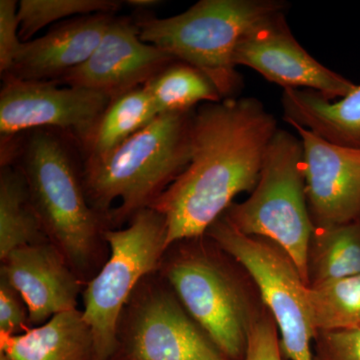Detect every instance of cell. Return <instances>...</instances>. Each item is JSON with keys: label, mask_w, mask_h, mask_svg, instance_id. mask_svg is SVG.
<instances>
[{"label": "cell", "mask_w": 360, "mask_h": 360, "mask_svg": "<svg viewBox=\"0 0 360 360\" xmlns=\"http://www.w3.org/2000/svg\"><path fill=\"white\" fill-rule=\"evenodd\" d=\"M278 129L255 97L205 103L194 111L191 162L151 206L165 217L167 248L203 238L238 194L253 191Z\"/></svg>", "instance_id": "obj_1"}, {"label": "cell", "mask_w": 360, "mask_h": 360, "mask_svg": "<svg viewBox=\"0 0 360 360\" xmlns=\"http://www.w3.org/2000/svg\"><path fill=\"white\" fill-rule=\"evenodd\" d=\"M1 167L22 172L45 236L85 284L110 255L108 219L90 205L77 142L53 129L2 139Z\"/></svg>", "instance_id": "obj_2"}, {"label": "cell", "mask_w": 360, "mask_h": 360, "mask_svg": "<svg viewBox=\"0 0 360 360\" xmlns=\"http://www.w3.org/2000/svg\"><path fill=\"white\" fill-rule=\"evenodd\" d=\"M194 111L160 115L108 155L84 161L90 205L122 229L149 208L186 170L193 153Z\"/></svg>", "instance_id": "obj_3"}, {"label": "cell", "mask_w": 360, "mask_h": 360, "mask_svg": "<svg viewBox=\"0 0 360 360\" xmlns=\"http://www.w3.org/2000/svg\"><path fill=\"white\" fill-rule=\"evenodd\" d=\"M288 9L283 0H200L172 18L135 21L142 41L202 71L227 99L243 87L233 60L239 41L258 23Z\"/></svg>", "instance_id": "obj_4"}, {"label": "cell", "mask_w": 360, "mask_h": 360, "mask_svg": "<svg viewBox=\"0 0 360 360\" xmlns=\"http://www.w3.org/2000/svg\"><path fill=\"white\" fill-rule=\"evenodd\" d=\"M222 217L240 233L278 246L309 285L307 255L314 226L307 205L302 142L298 135L277 130L250 198L232 203Z\"/></svg>", "instance_id": "obj_5"}, {"label": "cell", "mask_w": 360, "mask_h": 360, "mask_svg": "<svg viewBox=\"0 0 360 360\" xmlns=\"http://www.w3.org/2000/svg\"><path fill=\"white\" fill-rule=\"evenodd\" d=\"M198 240L169 246L158 272L219 352L229 360H243L260 314L219 252Z\"/></svg>", "instance_id": "obj_6"}, {"label": "cell", "mask_w": 360, "mask_h": 360, "mask_svg": "<svg viewBox=\"0 0 360 360\" xmlns=\"http://www.w3.org/2000/svg\"><path fill=\"white\" fill-rule=\"evenodd\" d=\"M110 255L82 292L85 321L96 343L97 360H111L123 309L142 279L160 269L167 250L161 213L149 207L134 214L124 229H108Z\"/></svg>", "instance_id": "obj_7"}, {"label": "cell", "mask_w": 360, "mask_h": 360, "mask_svg": "<svg viewBox=\"0 0 360 360\" xmlns=\"http://www.w3.org/2000/svg\"><path fill=\"white\" fill-rule=\"evenodd\" d=\"M248 272L276 322L283 357L314 360L316 331L307 302V284L290 257L264 238L245 236L224 217L205 236Z\"/></svg>", "instance_id": "obj_8"}, {"label": "cell", "mask_w": 360, "mask_h": 360, "mask_svg": "<svg viewBox=\"0 0 360 360\" xmlns=\"http://www.w3.org/2000/svg\"><path fill=\"white\" fill-rule=\"evenodd\" d=\"M111 360H229L187 314L158 272L123 309Z\"/></svg>", "instance_id": "obj_9"}, {"label": "cell", "mask_w": 360, "mask_h": 360, "mask_svg": "<svg viewBox=\"0 0 360 360\" xmlns=\"http://www.w3.org/2000/svg\"><path fill=\"white\" fill-rule=\"evenodd\" d=\"M58 84L4 78L0 91L2 139L30 130L53 129L70 136L80 150L111 99L96 90L60 89Z\"/></svg>", "instance_id": "obj_10"}, {"label": "cell", "mask_w": 360, "mask_h": 360, "mask_svg": "<svg viewBox=\"0 0 360 360\" xmlns=\"http://www.w3.org/2000/svg\"><path fill=\"white\" fill-rule=\"evenodd\" d=\"M288 11L258 23L239 41L234 65L248 66L283 89H309L328 101L347 96L357 84L315 59L291 32Z\"/></svg>", "instance_id": "obj_11"}, {"label": "cell", "mask_w": 360, "mask_h": 360, "mask_svg": "<svg viewBox=\"0 0 360 360\" xmlns=\"http://www.w3.org/2000/svg\"><path fill=\"white\" fill-rule=\"evenodd\" d=\"M174 61L170 54L142 41L136 21L115 16L89 58L58 82L96 90L112 101L144 86Z\"/></svg>", "instance_id": "obj_12"}, {"label": "cell", "mask_w": 360, "mask_h": 360, "mask_svg": "<svg viewBox=\"0 0 360 360\" xmlns=\"http://www.w3.org/2000/svg\"><path fill=\"white\" fill-rule=\"evenodd\" d=\"M302 142L303 172L314 227L360 219V148L338 146L291 125Z\"/></svg>", "instance_id": "obj_13"}, {"label": "cell", "mask_w": 360, "mask_h": 360, "mask_svg": "<svg viewBox=\"0 0 360 360\" xmlns=\"http://www.w3.org/2000/svg\"><path fill=\"white\" fill-rule=\"evenodd\" d=\"M0 276L25 300L33 326L77 309L85 283L49 241L25 245L1 260Z\"/></svg>", "instance_id": "obj_14"}, {"label": "cell", "mask_w": 360, "mask_h": 360, "mask_svg": "<svg viewBox=\"0 0 360 360\" xmlns=\"http://www.w3.org/2000/svg\"><path fill=\"white\" fill-rule=\"evenodd\" d=\"M115 18V14L96 13L56 23L44 37L23 42L2 79L59 82L89 58Z\"/></svg>", "instance_id": "obj_15"}, {"label": "cell", "mask_w": 360, "mask_h": 360, "mask_svg": "<svg viewBox=\"0 0 360 360\" xmlns=\"http://www.w3.org/2000/svg\"><path fill=\"white\" fill-rule=\"evenodd\" d=\"M0 352L13 360H97L91 329L77 309L20 335H0Z\"/></svg>", "instance_id": "obj_16"}, {"label": "cell", "mask_w": 360, "mask_h": 360, "mask_svg": "<svg viewBox=\"0 0 360 360\" xmlns=\"http://www.w3.org/2000/svg\"><path fill=\"white\" fill-rule=\"evenodd\" d=\"M283 118L321 139L347 148H360V84L338 101H328L309 89H283Z\"/></svg>", "instance_id": "obj_17"}, {"label": "cell", "mask_w": 360, "mask_h": 360, "mask_svg": "<svg viewBox=\"0 0 360 360\" xmlns=\"http://www.w3.org/2000/svg\"><path fill=\"white\" fill-rule=\"evenodd\" d=\"M160 115L143 86L112 99L80 148L82 160L108 155Z\"/></svg>", "instance_id": "obj_18"}, {"label": "cell", "mask_w": 360, "mask_h": 360, "mask_svg": "<svg viewBox=\"0 0 360 360\" xmlns=\"http://www.w3.org/2000/svg\"><path fill=\"white\" fill-rule=\"evenodd\" d=\"M49 241L30 198L22 172L4 165L0 172V260L25 245Z\"/></svg>", "instance_id": "obj_19"}, {"label": "cell", "mask_w": 360, "mask_h": 360, "mask_svg": "<svg viewBox=\"0 0 360 360\" xmlns=\"http://www.w3.org/2000/svg\"><path fill=\"white\" fill-rule=\"evenodd\" d=\"M360 274V219L314 227L307 255L309 286Z\"/></svg>", "instance_id": "obj_20"}, {"label": "cell", "mask_w": 360, "mask_h": 360, "mask_svg": "<svg viewBox=\"0 0 360 360\" xmlns=\"http://www.w3.org/2000/svg\"><path fill=\"white\" fill-rule=\"evenodd\" d=\"M160 115L186 112L198 103L224 101L217 86L202 71L176 60L144 85Z\"/></svg>", "instance_id": "obj_21"}, {"label": "cell", "mask_w": 360, "mask_h": 360, "mask_svg": "<svg viewBox=\"0 0 360 360\" xmlns=\"http://www.w3.org/2000/svg\"><path fill=\"white\" fill-rule=\"evenodd\" d=\"M307 302L316 333L360 328V274L307 286Z\"/></svg>", "instance_id": "obj_22"}, {"label": "cell", "mask_w": 360, "mask_h": 360, "mask_svg": "<svg viewBox=\"0 0 360 360\" xmlns=\"http://www.w3.org/2000/svg\"><path fill=\"white\" fill-rule=\"evenodd\" d=\"M122 6V2L115 0H21L18 9L20 39L30 41L33 35L51 23L91 14H115Z\"/></svg>", "instance_id": "obj_23"}, {"label": "cell", "mask_w": 360, "mask_h": 360, "mask_svg": "<svg viewBox=\"0 0 360 360\" xmlns=\"http://www.w3.org/2000/svg\"><path fill=\"white\" fill-rule=\"evenodd\" d=\"M314 360H360V328L317 331Z\"/></svg>", "instance_id": "obj_24"}, {"label": "cell", "mask_w": 360, "mask_h": 360, "mask_svg": "<svg viewBox=\"0 0 360 360\" xmlns=\"http://www.w3.org/2000/svg\"><path fill=\"white\" fill-rule=\"evenodd\" d=\"M243 360H283L278 330L269 311L262 312L253 323Z\"/></svg>", "instance_id": "obj_25"}, {"label": "cell", "mask_w": 360, "mask_h": 360, "mask_svg": "<svg viewBox=\"0 0 360 360\" xmlns=\"http://www.w3.org/2000/svg\"><path fill=\"white\" fill-rule=\"evenodd\" d=\"M18 4L15 0H0V73L13 68L23 42L20 39Z\"/></svg>", "instance_id": "obj_26"}, {"label": "cell", "mask_w": 360, "mask_h": 360, "mask_svg": "<svg viewBox=\"0 0 360 360\" xmlns=\"http://www.w3.org/2000/svg\"><path fill=\"white\" fill-rule=\"evenodd\" d=\"M32 328L25 300L0 276V335H16Z\"/></svg>", "instance_id": "obj_27"}, {"label": "cell", "mask_w": 360, "mask_h": 360, "mask_svg": "<svg viewBox=\"0 0 360 360\" xmlns=\"http://www.w3.org/2000/svg\"><path fill=\"white\" fill-rule=\"evenodd\" d=\"M125 4L134 7V8L146 9L149 7L158 6L160 1H158V0H127Z\"/></svg>", "instance_id": "obj_28"}, {"label": "cell", "mask_w": 360, "mask_h": 360, "mask_svg": "<svg viewBox=\"0 0 360 360\" xmlns=\"http://www.w3.org/2000/svg\"><path fill=\"white\" fill-rule=\"evenodd\" d=\"M0 360H13V359H11V357H9L8 355H6V354H2V352H0Z\"/></svg>", "instance_id": "obj_29"}]
</instances>
